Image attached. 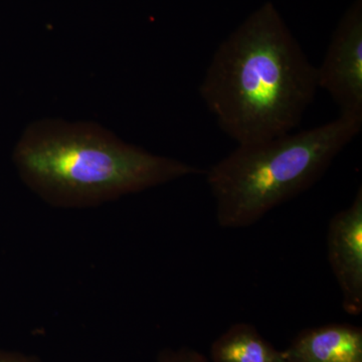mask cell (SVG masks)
Returning a JSON list of instances; mask_svg holds the SVG:
<instances>
[{"label": "cell", "instance_id": "277c9868", "mask_svg": "<svg viewBox=\"0 0 362 362\" xmlns=\"http://www.w3.org/2000/svg\"><path fill=\"white\" fill-rule=\"evenodd\" d=\"M317 83L340 114L362 116V0H354L338 23L317 68Z\"/></svg>", "mask_w": 362, "mask_h": 362}, {"label": "cell", "instance_id": "ba28073f", "mask_svg": "<svg viewBox=\"0 0 362 362\" xmlns=\"http://www.w3.org/2000/svg\"><path fill=\"white\" fill-rule=\"evenodd\" d=\"M157 362H211L197 350L180 347V349H162L157 356Z\"/></svg>", "mask_w": 362, "mask_h": 362}, {"label": "cell", "instance_id": "52a82bcc", "mask_svg": "<svg viewBox=\"0 0 362 362\" xmlns=\"http://www.w3.org/2000/svg\"><path fill=\"white\" fill-rule=\"evenodd\" d=\"M211 362H288L252 324L235 323L216 338L211 347Z\"/></svg>", "mask_w": 362, "mask_h": 362}, {"label": "cell", "instance_id": "7a4b0ae2", "mask_svg": "<svg viewBox=\"0 0 362 362\" xmlns=\"http://www.w3.org/2000/svg\"><path fill=\"white\" fill-rule=\"evenodd\" d=\"M21 177L54 206L87 207L204 171L121 141L95 123L42 120L23 135Z\"/></svg>", "mask_w": 362, "mask_h": 362}, {"label": "cell", "instance_id": "6da1fadb", "mask_svg": "<svg viewBox=\"0 0 362 362\" xmlns=\"http://www.w3.org/2000/svg\"><path fill=\"white\" fill-rule=\"evenodd\" d=\"M317 89L316 66L269 1L218 45L199 94L221 129L250 145L291 133Z\"/></svg>", "mask_w": 362, "mask_h": 362}, {"label": "cell", "instance_id": "9c48e42d", "mask_svg": "<svg viewBox=\"0 0 362 362\" xmlns=\"http://www.w3.org/2000/svg\"><path fill=\"white\" fill-rule=\"evenodd\" d=\"M0 362H42L37 357L23 354H0Z\"/></svg>", "mask_w": 362, "mask_h": 362}, {"label": "cell", "instance_id": "5b68a950", "mask_svg": "<svg viewBox=\"0 0 362 362\" xmlns=\"http://www.w3.org/2000/svg\"><path fill=\"white\" fill-rule=\"evenodd\" d=\"M328 262L349 315L362 313V187L347 209L332 216L328 226Z\"/></svg>", "mask_w": 362, "mask_h": 362}, {"label": "cell", "instance_id": "8992f818", "mask_svg": "<svg viewBox=\"0 0 362 362\" xmlns=\"http://www.w3.org/2000/svg\"><path fill=\"white\" fill-rule=\"evenodd\" d=\"M284 352L288 362H362V328L349 323L308 328Z\"/></svg>", "mask_w": 362, "mask_h": 362}, {"label": "cell", "instance_id": "3957f363", "mask_svg": "<svg viewBox=\"0 0 362 362\" xmlns=\"http://www.w3.org/2000/svg\"><path fill=\"white\" fill-rule=\"evenodd\" d=\"M361 128L362 116L340 114L312 129L238 145L206 171L218 225L247 228L309 189Z\"/></svg>", "mask_w": 362, "mask_h": 362}]
</instances>
